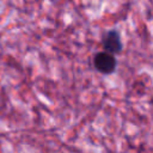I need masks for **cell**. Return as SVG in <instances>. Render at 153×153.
Returning <instances> with one entry per match:
<instances>
[{"instance_id": "cell-2", "label": "cell", "mask_w": 153, "mask_h": 153, "mask_svg": "<svg viewBox=\"0 0 153 153\" xmlns=\"http://www.w3.org/2000/svg\"><path fill=\"white\" fill-rule=\"evenodd\" d=\"M100 43H102L103 50L109 53V54H112V55L120 54L122 51V49H123V43H122L121 35L115 29L106 30L102 35Z\"/></svg>"}, {"instance_id": "cell-1", "label": "cell", "mask_w": 153, "mask_h": 153, "mask_svg": "<svg viewBox=\"0 0 153 153\" xmlns=\"http://www.w3.org/2000/svg\"><path fill=\"white\" fill-rule=\"evenodd\" d=\"M92 65H93V68L98 73H100L103 75H110L116 71L117 61H116L115 55L102 50L93 55Z\"/></svg>"}]
</instances>
